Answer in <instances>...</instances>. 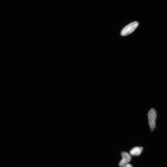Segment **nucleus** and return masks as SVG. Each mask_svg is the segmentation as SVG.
<instances>
[{"label":"nucleus","instance_id":"nucleus-1","mask_svg":"<svg viewBox=\"0 0 167 167\" xmlns=\"http://www.w3.org/2000/svg\"><path fill=\"white\" fill-rule=\"evenodd\" d=\"M149 124L151 132H153L156 127L155 121L157 117V113L154 109H150L148 114Z\"/></svg>","mask_w":167,"mask_h":167},{"label":"nucleus","instance_id":"nucleus-2","mask_svg":"<svg viewBox=\"0 0 167 167\" xmlns=\"http://www.w3.org/2000/svg\"><path fill=\"white\" fill-rule=\"evenodd\" d=\"M138 25V22L135 21L127 25L122 30L121 35L125 36L131 34L136 29Z\"/></svg>","mask_w":167,"mask_h":167},{"label":"nucleus","instance_id":"nucleus-3","mask_svg":"<svg viewBox=\"0 0 167 167\" xmlns=\"http://www.w3.org/2000/svg\"><path fill=\"white\" fill-rule=\"evenodd\" d=\"M121 155L122 159L120 161L119 166L120 167H123L125 165L130 162L131 160V157L129 154L126 152H122Z\"/></svg>","mask_w":167,"mask_h":167},{"label":"nucleus","instance_id":"nucleus-4","mask_svg":"<svg viewBox=\"0 0 167 167\" xmlns=\"http://www.w3.org/2000/svg\"><path fill=\"white\" fill-rule=\"evenodd\" d=\"M143 150L142 147H136L131 150L130 153L132 155L137 156L141 154Z\"/></svg>","mask_w":167,"mask_h":167},{"label":"nucleus","instance_id":"nucleus-5","mask_svg":"<svg viewBox=\"0 0 167 167\" xmlns=\"http://www.w3.org/2000/svg\"><path fill=\"white\" fill-rule=\"evenodd\" d=\"M123 167H132V166L130 164L127 163Z\"/></svg>","mask_w":167,"mask_h":167}]
</instances>
